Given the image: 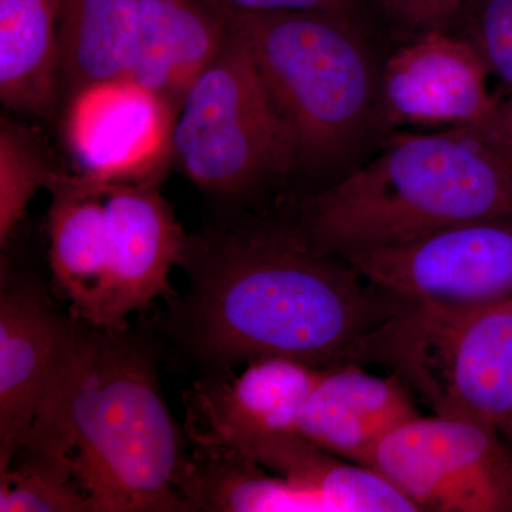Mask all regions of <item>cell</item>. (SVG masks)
Segmentation results:
<instances>
[{"mask_svg": "<svg viewBox=\"0 0 512 512\" xmlns=\"http://www.w3.org/2000/svg\"><path fill=\"white\" fill-rule=\"evenodd\" d=\"M178 266L190 286L168 328L218 375L262 357L359 363L397 308L348 259L315 247L291 214L239 215L187 235Z\"/></svg>", "mask_w": 512, "mask_h": 512, "instance_id": "6da1fadb", "label": "cell"}, {"mask_svg": "<svg viewBox=\"0 0 512 512\" xmlns=\"http://www.w3.org/2000/svg\"><path fill=\"white\" fill-rule=\"evenodd\" d=\"M124 332L79 320L19 451L69 464L92 512L191 511L177 488L183 436L153 360Z\"/></svg>", "mask_w": 512, "mask_h": 512, "instance_id": "7a4b0ae2", "label": "cell"}, {"mask_svg": "<svg viewBox=\"0 0 512 512\" xmlns=\"http://www.w3.org/2000/svg\"><path fill=\"white\" fill-rule=\"evenodd\" d=\"M328 254L396 247L439 229L512 215V161L473 127L402 134L292 211Z\"/></svg>", "mask_w": 512, "mask_h": 512, "instance_id": "3957f363", "label": "cell"}, {"mask_svg": "<svg viewBox=\"0 0 512 512\" xmlns=\"http://www.w3.org/2000/svg\"><path fill=\"white\" fill-rule=\"evenodd\" d=\"M224 12L292 138L298 163L325 160L348 146L369 117L377 82L369 52L346 15Z\"/></svg>", "mask_w": 512, "mask_h": 512, "instance_id": "277c9868", "label": "cell"}, {"mask_svg": "<svg viewBox=\"0 0 512 512\" xmlns=\"http://www.w3.org/2000/svg\"><path fill=\"white\" fill-rule=\"evenodd\" d=\"M366 363L392 370L436 416L493 426L512 447V296L470 311L397 301Z\"/></svg>", "mask_w": 512, "mask_h": 512, "instance_id": "5b68a950", "label": "cell"}, {"mask_svg": "<svg viewBox=\"0 0 512 512\" xmlns=\"http://www.w3.org/2000/svg\"><path fill=\"white\" fill-rule=\"evenodd\" d=\"M173 161L195 187L220 198L244 197L298 164L247 47L231 29L177 111Z\"/></svg>", "mask_w": 512, "mask_h": 512, "instance_id": "8992f818", "label": "cell"}, {"mask_svg": "<svg viewBox=\"0 0 512 512\" xmlns=\"http://www.w3.org/2000/svg\"><path fill=\"white\" fill-rule=\"evenodd\" d=\"M367 467L419 512H512V447L488 424L416 417L377 444Z\"/></svg>", "mask_w": 512, "mask_h": 512, "instance_id": "52a82bcc", "label": "cell"}, {"mask_svg": "<svg viewBox=\"0 0 512 512\" xmlns=\"http://www.w3.org/2000/svg\"><path fill=\"white\" fill-rule=\"evenodd\" d=\"M345 259L396 301L453 311L485 308L512 296V215L464 222Z\"/></svg>", "mask_w": 512, "mask_h": 512, "instance_id": "ba28073f", "label": "cell"}, {"mask_svg": "<svg viewBox=\"0 0 512 512\" xmlns=\"http://www.w3.org/2000/svg\"><path fill=\"white\" fill-rule=\"evenodd\" d=\"M175 116L167 101L126 77L73 94L64 138L80 174L107 184H156L173 160Z\"/></svg>", "mask_w": 512, "mask_h": 512, "instance_id": "9c48e42d", "label": "cell"}, {"mask_svg": "<svg viewBox=\"0 0 512 512\" xmlns=\"http://www.w3.org/2000/svg\"><path fill=\"white\" fill-rule=\"evenodd\" d=\"M6 268L0 286V471L28 440L79 326L57 311L45 289Z\"/></svg>", "mask_w": 512, "mask_h": 512, "instance_id": "30bf717a", "label": "cell"}, {"mask_svg": "<svg viewBox=\"0 0 512 512\" xmlns=\"http://www.w3.org/2000/svg\"><path fill=\"white\" fill-rule=\"evenodd\" d=\"M487 66L466 37L448 30L414 36L384 66L387 120L400 126L474 127L493 116Z\"/></svg>", "mask_w": 512, "mask_h": 512, "instance_id": "8fae6325", "label": "cell"}, {"mask_svg": "<svg viewBox=\"0 0 512 512\" xmlns=\"http://www.w3.org/2000/svg\"><path fill=\"white\" fill-rule=\"evenodd\" d=\"M104 204L110 252L106 329H126L128 315L173 296L170 272L187 235L156 184H106Z\"/></svg>", "mask_w": 512, "mask_h": 512, "instance_id": "7c38bea8", "label": "cell"}, {"mask_svg": "<svg viewBox=\"0 0 512 512\" xmlns=\"http://www.w3.org/2000/svg\"><path fill=\"white\" fill-rule=\"evenodd\" d=\"M325 369L289 357H262L237 376L198 383L185 400V430L198 446L293 431Z\"/></svg>", "mask_w": 512, "mask_h": 512, "instance_id": "4fadbf2b", "label": "cell"}, {"mask_svg": "<svg viewBox=\"0 0 512 512\" xmlns=\"http://www.w3.org/2000/svg\"><path fill=\"white\" fill-rule=\"evenodd\" d=\"M419 416L399 377L376 376L359 363H343L326 367L292 433L367 467L390 431Z\"/></svg>", "mask_w": 512, "mask_h": 512, "instance_id": "5bb4252c", "label": "cell"}, {"mask_svg": "<svg viewBox=\"0 0 512 512\" xmlns=\"http://www.w3.org/2000/svg\"><path fill=\"white\" fill-rule=\"evenodd\" d=\"M106 184L80 173H59L49 185L47 217L53 284L69 302L70 315L106 329L110 252Z\"/></svg>", "mask_w": 512, "mask_h": 512, "instance_id": "9a60e30c", "label": "cell"}, {"mask_svg": "<svg viewBox=\"0 0 512 512\" xmlns=\"http://www.w3.org/2000/svg\"><path fill=\"white\" fill-rule=\"evenodd\" d=\"M229 35L224 10L208 0H140V35L128 79L175 111Z\"/></svg>", "mask_w": 512, "mask_h": 512, "instance_id": "2e32d148", "label": "cell"}, {"mask_svg": "<svg viewBox=\"0 0 512 512\" xmlns=\"http://www.w3.org/2000/svg\"><path fill=\"white\" fill-rule=\"evenodd\" d=\"M221 447L316 495L328 512H419L373 468L336 456L292 431L255 434Z\"/></svg>", "mask_w": 512, "mask_h": 512, "instance_id": "e0dca14e", "label": "cell"}, {"mask_svg": "<svg viewBox=\"0 0 512 512\" xmlns=\"http://www.w3.org/2000/svg\"><path fill=\"white\" fill-rule=\"evenodd\" d=\"M64 0H0V99L8 110L47 117L60 94Z\"/></svg>", "mask_w": 512, "mask_h": 512, "instance_id": "ac0fdd59", "label": "cell"}, {"mask_svg": "<svg viewBox=\"0 0 512 512\" xmlns=\"http://www.w3.org/2000/svg\"><path fill=\"white\" fill-rule=\"evenodd\" d=\"M140 35V0H64L59 25L60 89L70 97L130 76Z\"/></svg>", "mask_w": 512, "mask_h": 512, "instance_id": "d6986e66", "label": "cell"}, {"mask_svg": "<svg viewBox=\"0 0 512 512\" xmlns=\"http://www.w3.org/2000/svg\"><path fill=\"white\" fill-rule=\"evenodd\" d=\"M251 458L221 446H198L185 456L178 493L191 511L328 512L320 498Z\"/></svg>", "mask_w": 512, "mask_h": 512, "instance_id": "ffe728a7", "label": "cell"}, {"mask_svg": "<svg viewBox=\"0 0 512 512\" xmlns=\"http://www.w3.org/2000/svg\"><path fill=\"white\" fill-rule=\"evenodd\" d=\"M56 170L45 138L3 116L0 120V245L6 248L40 188H49Z\"/></svg>", "mask_w": 512, "mask_h": 512, "instance_id": "44dd1931", "label": "cell"}, {"mask_svg": "<svg viewBox=\"0 0 512 512\" xmlns=\"http://www.w3.org/2000/svg\"><path fill=\"white\" fill-rule=\"evenodd\" d=\"M16 457L19 464L0 471V511L92 512L69 464L30 451Z\"/></svg>", "mask_w": 512, "mask_h": 512, "instance_id": "7402d4cb", "label": "cell"}, {"mask_svg": "<svg viewBox=\"0 0 512 512\" xmlns=\"http://www.w3.org/2000/svg\"><path fill=\"white\" fill-rule=\"evenodd\" d=\"M463 16L466 39L512 94V0H468Z\"/></svg>", "mask_w": 512, "mask_h": 512, "instance_id": "603a6c76", "label": "cell"}, {"mask_svg": "<svg viewBox=\"0 0 512 512\" xmlns=\"http://www.w3.org/2000/svg\"><path fill=\"white\" fill-rule=\"evenodd\" d=\"M467 3L468 0H382L394 25L413 36L450 29L463 18Z\"/></svg>", "mask_w": 512, "mask_h": 512, "instance_id": "cb8c5ba5", "label": "cell"}, {"mask_svg": "<svg viewBox=\"0 0 512 512\" xmlns=\"http://www.w3.org/2000/svg\"><path fill=\"white\" fill-rule=\"evenodd\" d=\"M232 12H282V10H323L348 15L352 0H208Z\"/></svg>", "mask_w": 512, "mask_h": 512, "instance_id": "d4e9b609", "label": "cell"}, {"mask_svg": "<svg viewBox=\"0 0 512 512\" xmlns=\"http://www.w3.org/2000/svg\"><path fill=\"white\" fill-rule=\"evenodd\" d=\"M473 128L495 150L512 161V94H508L507 99L498 100L493 116Z\"/></svg>", "mask_w": 512, "mask_h": 512, "instance_id": "484cf974", "label": "cell"}]
</instances>
